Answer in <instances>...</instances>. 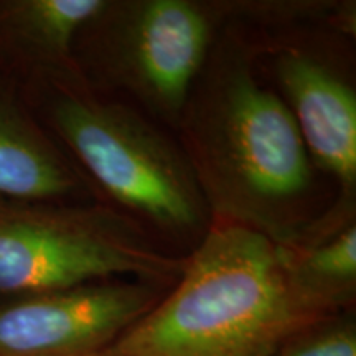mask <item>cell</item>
<instances>
[{"mask_svg": "<svg viewBox=\"0 0 356 356\" xmlns=\"http://www.w3.org/2000/svg\"><path fill=\"white\" fill-rule=\"evenodd\" d=\"M102 0H0V74L19 86L78 68L79 29Z\"/></svg>", "mask_w": 356, "mask_h": 356, "instance_id": "30bf717a", "label": "cell"}, {"mask_svg": "<svg viewBox=\"0 0 356 356\" xmlns=\"http://www.w3.org/2000/svg\"><path fill=\"white\" fill-rule=\"evenodd\" d=\"M259 35V68L291 111L312 165L333 180L335 195L356 197L355 42L328 29Z\"/></svg>", "mask_w": 356, "mask_h": 356, "instance_id": "8992f818", "label": "cell"}, {"mask_svg": "<svg viewBox=\"0 0 356 356\" xmlns=\"http://www.w3.org/2000/svg\"><path fill=\"white\" fill-rule=\"evenodd\" d=\"M186 256L168 252L140 226L97 202L0 195V297L109 279L172 287Z\"/></svg>", "mask_w": 356, "mask_h": 356, "instance_id": "5b68a950", "label": "cell"}, {"mask_svg": "<svg viewBox=\"0 0 356 356\" xmlns=\"http://www.w3.org/2000/svg\"><path fill=\"white\" fill-rule=\"evenodd\" d=\"M279 249L292 287L318 314L355 309L356 197L335 195L296 241Z\"/></svg>", "mask_w": 356, "mask_h": 356, "instance_id": "9c48e42d", "label": "cell"}, {"mask_svg": "<svg viewBox=\"0 0 356 356\" xmlns=\"http://www.w3.org/2000/svg\"><path fill=\"white\" fill-rule=\"evenodd\" d=\"M0 195L95 202L78 168L32 113L13 79L0 74Z\"/></svg>", "mask_w": 356, "mask_h": 356, "instance_id": "ba28073f", "label": "cell"}, {"mask_svg": "<svg viewBox=\"0 0 356 356\" xmlns=\"http://www.w3.org/2000/svg\"><path fill=\"white\" fill-rule=\"evenodd\" d=\"M273 356H356L355 309L302 328L287 338Z\"/></svg>", "mask_w": 356, "mask_h": 356, "instance_id": "8fae6325", "label": "cell"}, {"mask_svg": "<svg viewBox=\"0 0 356 356\" xmlns=\"http://www.w3.org/2000/svg\"><path fill=\"white\" fill-rule=\"evenodd\" d=\"M19 88L95 202L129 218L172 254L186 256L202 243L211 215L175 134L96 92L78 68Z\"/></svg>", "mask_w": 356, "mask_h": 356, "instance_id": "7a4b0ae2", "label": "cell"}, {"mask_svg": "<svg viewBox=\"0 0 356 356\" xmlns=\"http://www.w3.org/2000/svg\"><path fill=\"white\" fill-rule=\"evenodd\" d=\"M259 55V33L222 26L173 134L211 221L286 246L330 203H322L318 172L286 102L262 78Z\"/></svg>", "mask_w": 356, "mask_h": 356, "instance_id": "6da1fadb", "label": "cell"}, {"mask_svg": "<svg viewBox=\"0 0 356 356\" xmlns=\"http://www.w3.org/2000/svg\"><path fill=\"white\" fill-rule=\"evenodd\" d=\"M322 318L292 287L277 244L211 221L177 282L97 356H273Z\"/></svg>", "mask_w": 356, "mask_h": 356, "instance_id": "3957f363", "label": "cell"}, {"mask_svg": "<svg viewBox=\"0 0 356 356\" xmlns=\"http://www.w3.org/2000/svg\"><path fill=\"white\" fill-rule=\"evenodd\" d=\"M222 25L220 0H102L73 58L89 88L175 132Z\"/></svg>", "mask_w": 356, "mask_h": 356, "instance_id": "277c9868", "label": "cell"}, {"mask_svg": "<svg viewBox=\"0 0 356 356\" xmlns=\"http://www.w3.org/2000/svg\"><path fill=\"white\" fill-rule=\"evenodd\" d=\"M170 287L109 279L0 297V356H97Z\"/></svg>", "mask_w": 356, "mask_h": 356, "instance_id": "52a82bcc", "label": "cell"}]
</instances>
